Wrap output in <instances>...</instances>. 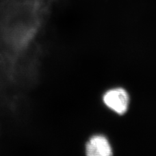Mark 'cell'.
<instances>
[{"label": "cell", "mask_w": 156, "mask_h": 156, "mask_svg": "<svg viewBox=\"0 0 156 156\" xmlns=\"http://www.w3.org/2000/svg\"><path fill=\"white\" fill-rule=\"evenodd\" d=\"M86 154L89 156H109L112 149L108 140L104 136H92L86 146Z\"/></svg>", "instance_id": "cell-2"}, {"label": "cell", "mask_w": 156, "mask_h": 156, "mask_svg": "<svg viewBox=\"0 0 156 156\" xmlns=\"http://www.w3.org/2000/svg\"><path fill=\"white\" fill-rule=\"evenodd\" d=\"M104 101L110 109L120 115L126 113L129 104V96L122 89H112L107 92L104 96Z\"/></svg>", "instance_id": "cell-1"}]
</instances>
